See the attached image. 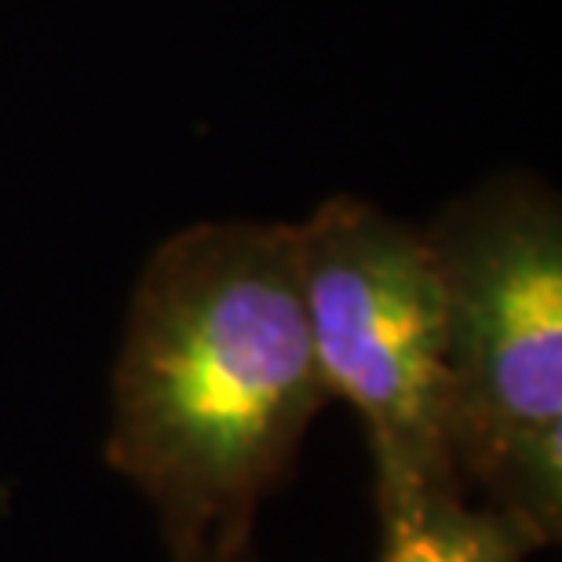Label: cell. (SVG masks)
Listing matches in <instances>:
<instances>
[{
	"instance_id": "obj_5",
	"label": "cell",
	"mask_w": 562,
	"mask_h": 562,
	"mask_svg": "<svg viewBox=\"0 0 562 562\" xmlns=\"http://www.w3.org/2000/svg\"><path fill=\"white\" fill-rule=\"evenodd\" d=\"M238 562H249V559H238Z\"/></svg>"
},
{
	"instance_id": "obj_2",
	"label": "cell",
	"mask_w": 562,
	"mask_h": 562,
	"mask_svg": "<svg viewBox=\"0 0 562 562\" xmlns=\"http://www.w3.org/2000/svg\"><path fill=\"white\" fill-rule=\"evenodd\" d=\"M446 303L449 453L464 486L562 533V209L533 176H497L431 227Z\"/></svg>"
},
{
	"instance_id": "obj_1",
	"label": "cell",
	"mask_w": 562,
	"mask_h": 562,
	"mask_svg": "<svg viewBox=\"0 0 562 562\" xmlns=\"http://www.w3.org/2000/svg\"><path fill=\"white\" fill-rule=\"evenodd\" d=\"M292 223L209 220L146 260L110 380L106 464L172 562H238L329 406Z\"/></svg>"
},
{
	"instance_id": "obj_4",
	"label": "cell",
	"mask_w": 562,
	"mask_h": 562,
	"mask_svg": "<svg viewBox=\"0 0 562 562\" xmlns=\"http://www.w3.org/2000/svg\"><path fill=\"white\" fill-rule=\"evenodd\" d=\"M376 512V562H526L544 548L519 515L471 504L468 490H431Z\"/></svg>"
},
{
	"instance_id": "obj_3",
	"label": "cell",
	"mask_w": 562,
	"mask_h": 562,
	"mask_svg": "<svg viewBox=\"0 0 562 562\" xmlns=\"http://www.w3.org/2000/svg\"><path fill=\"white\" fill-rule=\"evenodd\" d=\"M292 238L322 380L366 427L376 508L468 490L449 453L446 303L427 234L336 194Z\"/></svg>"
}]
</instances>
